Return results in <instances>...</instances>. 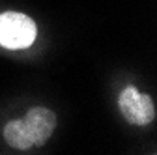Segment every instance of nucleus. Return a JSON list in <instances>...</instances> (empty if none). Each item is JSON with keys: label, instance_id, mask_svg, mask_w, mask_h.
Returning a JSON list of instances; mask_svg holds the SVG:
<instances>
[{"label": "nucleus", "instance_id": "1", "mask_svg": "<svg viewBox=\"0 0 157 155\" xmlns=\"http://www.w3.org/2000/svg\"><path fill=\"white\" fill-rule=\"evenodd\" d=\"M36 23L25 13H0V45L6 49H25L36 41Z\"/></svg>", "mask_w": 157, "mask_h": 155}, {"label": "nucleus", "instance_id": "3", "mask_svg": "<svg viewBox=\"0 0 157 155\" xmlns=\"http://www.w3.org/2000/svg\"><path fill=\"white\" fill-rule=\"evenodd\" d=\"M34 146H43L56 129V114L47 107H32L23 118Z\"/></svg>", "mask_w": 157, "mask_h": 155}, {"label": "nucleus", "instance_id": "2", "mask_svg": "<svg viewBox=\"0 0 157 155\" xmlns=\"http://www.w3.org/2000/svg\"><path fill=\"white\" fill-rule=\"evenodd\" d=\"M118 108L122 116L133 125H150L155 120V103L148 93L139 92L135 86H127L120 97H118Z\"/></svg>", "mask_w": 157, "mask_h": 155}, {"label": "nucleus", "instance_id": "4", "mask_svg": "<svg viewBox=\"0 0 157 155\" xmlns=\"http://www.w3.org/2000/svg\"><path fill=\"white\" fill-rule=\"evenodd\" d=\"M4 140L15 148V149H21V151H26L30 148H34L32 144V138H30V134L26 131V125L23 120H11L6 123L4 127Z\"/></svg>", "mask_w": 157, "mask_h": 155}]
</instances>
